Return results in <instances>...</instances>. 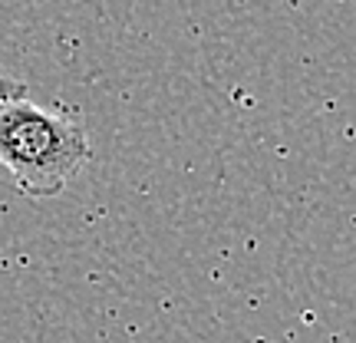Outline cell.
<instances>
[{
	"label": "cell",
	"instance_id": "cell-1",
	"mask_svg": "<svg viewBox=\"0 0 356 343\" xmlns=\"http://www.w3.org/2000/svg\"><path fill=\"white\" fill-rule=\"evenodd\" d=\"M89 162L86 129L37 102H0V168L26 198H53Z\"/></svg>",
	"mask_w": 356,
	"mask_h": 343
},
{
	"label": "cell",
	"instance_id": "cell-2",
	"mask_svg": "<svg viewBox=\"0 0 356 343\" xmlns=\"http://www.w3.org/2000/svg\"><path fill=\"white\" fill-rule=\"evenodd\" d=\"M24 96H26V83L0 73V102H13V99H24Z\"/></svg>",
	"mask_w": 356,
	"mask_h": 343
}]
</instances>
